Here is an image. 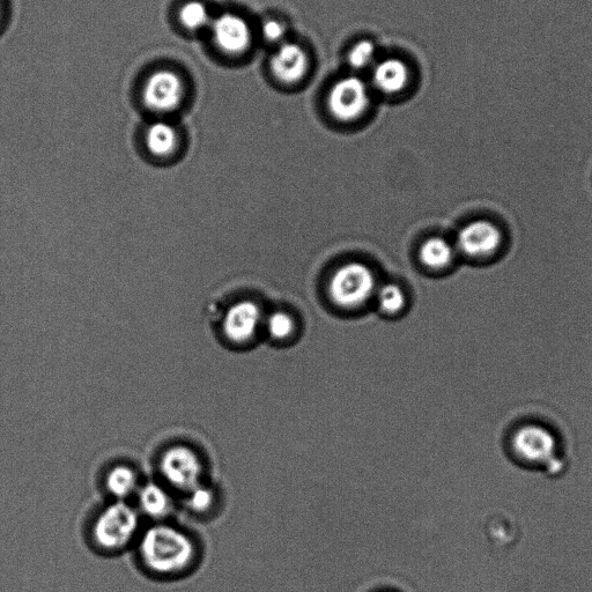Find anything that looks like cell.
I'll return each instance as SVG.
<instances>
[{
  "mask_svg": "<svg viewBox=\"0 0 592 592\" xmlns=\"http://www.w3.org/2000/svg\"><path fill=\"white\" fill-rule=\"evenodd\" d=\"M137 555L148 572L176 576L195 566L199 550L187 530L167 522H155L140 534Z\"/></svg>",
  "mask_w": 592,
  "mask_h": 592,
  "instance_id": "cell-1",
  "label": "cell"
},
{
  "mask_svg": "<svg viewBox=\"0 0 592 592\" xmlns=\"http://www.w3.org/2000/svg\"><path fill=\"white\" fill-rule=\"evenodd\" d=\"M140 532V513L127 501H114L96 514L90 530L95 549L118 554L135 545Z\"/></svg>",
  "mask_w": 592,
  "mask_h": 592,
  "instance_id": "cell-2",
  "label": "cell"
},
{
  "mask_svg": "<svg viewBox=\"0 0 592 592\" xmlns=\"http://www.w3.org/2000/svg\"><path fill=\"white\" fill-rule=\"evenodd\" d=\"M506 439L509 456L515 458L516 463L524 468H552L554 458L551 456L560 458L559 442L555 440L554 431L545 424L536 421L515 424Z\"/></svg>",
  "mask_w": 592,
  "mask_h": 592,
  "instance_id": "cell-3",
  "label": "cell"
},
{
  "mask_svg": "<svg viewBox=\"0 0 592 592\" xmlns=\"http://www.w3.org/2000/svg\"><path fill=\"white\" fill-rule=\"evenodd\" d=\"M161 483L181 495L205 483V462L198 450L175 443L162 451L158 461Z\"/></svg>",
  "mask_w": 592,
  "mask_h": 592,
  "instance_id": "cell-4",
  "label": "cell"
},
{
  "mask_svg": "<svg viewBox=\"0 0 592 592\" xmlns=\"http://www.w3.org/2000/svg\"><path fill=\"white\" fill-rule=\"evenodd\" d=\"M377 291L374 272L364 263H346L333 273L329 294L333 302L342 308H358L365 305Z\"/></svg>",
  "mask_w": 592,
  "mask_h": 592,
  "instance_id": "cell-5",
  "label": "cell"
},
{
  "mask_svg": "<svg viewBox=\"0 0 592 592\" xmlns=\"http://www.w3.org/2000/svg\"><path fill=\"white\" fill-rule=\"evenodd\" d=\"M142 96L145 107L152 113H174L184 101L185 84L179 73L160 69L146 78Z\"/></svg>",
  "mask_w": 592,
  "mask_h": 592,
  "instance_id": "cell-6",
  "label": "cell"
},
{
  "mask_svg": "<svg viewBox=\"0 0 592 592\" xmlns=\"http://www.w3.org/2000/svg\"><path fill=\"white\" fill-rule=\"evenodd\" d=\"M370 96L364 81L345 77L333 84L328 95V108L337 121L350 123L359 120L369 108Z\"/></svg>",
  "mask_w": 592,
  "mask_h": 592,
  "instance_id": "cell-7",
  "label": "cell"
},
{
  "mask_svg": "<svg viewBox=\"0 0 592 592\" xmlns=\"http://www.w3.org/2000/svg\"><path fill=\"white\" fill-rule=\"evenodd\" d=\"M505 242L498 225L490 220L469 222L457 234L456 246L461 253L472 259H486L497 255Z\"/></svg>",
  "mask_w": 592,
  "mask_h": 592,
  "instance_id": "cell-8",
  "label": "cell"
},
{
  "mask_svg": "<svg viewBox=\"0 0 592 592\" xmlns=\"http://www.w3.org/2000/svg\"><path fill=\"white\" fill-rule=\"evenodd\" d=\"M209 31L214 46L228 56H240L247 53L251 41H253V34H251L246 19L231 12L213 17Z\"/></svg>",
  "mask_w": 592,
  "mask_h": 592,
  "instance_id": "cell-9",
  "label": "cell"
},
{
  "mask_svg": "<svg viewBox=\"0 0 592 592\" xmlns=\"http://www.w3.org/2000/svg\"><path fill=\"white\" fill-rule=\"evenodd\" d=\"M262 320V309L256 302L240 301L227 310L221 323L222 335L231 344H247L255 337Z\"/></svg>",
  "mask_w": 592,
  "mask_h": 592,
  "instance_id": "cell-10",
  "label": "cell"
},
{
  "mask_svg": "<svg viewBox=\"0 0 592 592\" xmlns=\"http://www.w3.org/2000/svg\"><path fill=\"white\" fill-rule=\"evenodd\" d=\"M143 144L145 153L151 160L170 162L179 158L181 153V132L173 123L154 121L144 131Z\"/></svg>",
  "mask_w": 592,
  "mask_h": 592,
  "instance_id": "cell-11",
  "label": "cell"
},
{
  "mask_svg": "<svg viewBox=\"0 0 592 592\" xmlns=\"http://www.w3.org/2000/svg\"><path fill=\"white\" fill-rule=\"evenodd\" d=\"M310 68L307 51L296 43H284L272 55L270 69L275 78L285 85H295L306 77Z\"/></svg>",
  "mask_w": 592,
  "mask_h": 592,
  "instance_id": "cell-12",
  "label": "cell"
},
{
  "mask_svg": "<svg viewBox=\"0 0 592 592\" xmlns=\"http://www.w3.org/2000/svg\"><path fill=\"white\" fill-rule=\"evenodd\" d=\"M136 500L138 512L154 522H164L175 507L173 492L161 481L142 484Z\"/></svg>",
  "mask_w": 592,
  "mask_h": 592,
  "instance_id": "cell-13",
  "label": "cell"
},
{
  "mask_svg": "<svg viewBox=\"0 0 592 592\" xmlns=\"http://www.w3.org/2000/svg\"><path fill=\"white\" fill-rule=\"evenodd\" d=\"M410 81V69L402 59L388 58L375 66L373 83L384 94L394 95L405 90Z\"/></svg>",
  "mask_w": 592,
  "mask_h": 592,
  "instance_id": "cell-14",
  "label": "cell"
},
{
  "mask_svg": "<svg viewBox=\"0 0 592 592\" xmlns=\"http://www.w3.org/2000/svg\"><path fill=\"white\" fill-rule=\"evenodd\" d=\"M142 481L135 468L131 465L120 463L107 471L105 487L107 493L114 501H129L136 498Z\"/></svg>",
  "mask_w": 592,
  "mask_h": 592,
  "instance_id": "cell-15",
  "label": "cell"
},
{
  "mask_svg": "<svg viewBox=\"0 0 592 592\" xmlns=\"http://www.w3.org/2000/svg\"><path fill=\"white\" fill-rule=\"evenodd\" d=\"M419 257L426 268L440 271L447 269L454 262L455 249L447 240L436 236L424 242Z\"/></svg>",
  "mask_w": 592,
  "mask_h": 592,
  "instance_id": "cell-16",
  "label": "cell"
},
{
  "mask_svg": "<svg viewBox=\"0 0 592 592\" xmlns=\"http://www.w3.org/2000/svg\"><path fill=\"white\" fill-rule=\"evenodd\" d=\"M182 503L191 514L207 515L216 508L218 503V493L209 484L205 483L192 488L189 492L182 495Z\"/></svg>",
  "mask_w": 592,
  "mask_h": 592,
  "instance_id": "cell-17",
  "label": "cell"
},
{
  "mask_svg": "<svg viewBox=\"0 0 592 592\" xmlns=\"http://www.w3.org/2000/svg\"><path fill=\"white\" fill-rule=\"evenodd\" d=\"M179 19L183 28L192 33H198L209 29L213 20L209 7L199 0L182 5Z\"/></svg>",
  "mask_w": 592,
  "mask_h": 592,
  "instance_id": "cell-18",
  "label": "cell"
},
{
  "mask_svg": "<svg viewBox=\"0 0 592 592\" xmlns=\"http://www.w3.org/2000/svg\"><path fill=\"white\" fill-rule=\"evenodd\" d=\"M376 299L382 312L389 315L401 312L406 302L402 288L395 284H387L377 288Z\"/></svg>",
  "mask_w": 592,
  "mask_h": 592,
  "instance_id": "cell-19",
  "label": "cell"
},
{
  "mask_svg": "<svg viewBox=\"0 0 592 592\" xmlns=\"http://www.w3.org/2000/svg\"><path fill=\"white\" fill-rule=\"evenodd\" d=\"M375 53V44L369 40H362L354 44L347 61H349L352 69L357 71L365 70L374 62Z\"/></svg>",
  "mask_w": 592,
  "mask_h": 592,
  "instance_id": "cell-20",
  "label": "cell"
},
{
  "mask_svg": "<svg viewBox=\"0 0 592 592\" xmlns=\"http://www.w3.org/2000/svg\"><path fill=\"white\" fill-rule=\"evenodd\" d=\"M266 330L276 340H284L294 332V321L290 315L283 312H275L266 320Z\"/></svg>",
  "mask_w": 592,
  "mask_h": 592,
  "instance_id": "cell-21",
  "label": "cell"
},
{
  "mask_svg": "<svg viewBox=\"0 0 592 592\" xmlns=\"http://www.w3.org/2000/svg\"><path fill=\"white\" fill-rule=\"evenodd\" d=\"M264 39L269 42H278L285 36L286 27L277 19L265 21L262 27Z\"/></svg>",
  "mask_w": 592,
  "mask_h": 592,
  "instance_id": "cell-22",
  "label": "cell"
},
{
  "mask_svg": "<svg viewBox=\"0 0 592 592\" xmlns=\"http://www.w3.org/2000/svg\"><path fill=\"white\" fill-rule=\"evenodd\" d=\"M0 14H2V3H0Z\"/></svg>",
  "mask_w": 592,
  "mask_h": 592,
  "instance_id": "cell-23",
  "label": "cell"
}]
</instances>
